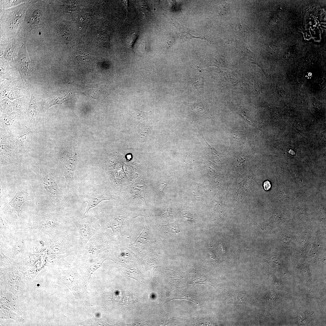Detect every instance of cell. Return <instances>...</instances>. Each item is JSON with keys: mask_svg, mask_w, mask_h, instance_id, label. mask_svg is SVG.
<instances>
[{"mask_svg": "<svg viewBox=\"0 0 326 326\" xmlns=\"http://www.w3.org/2000/svg\"><path fill=\"white\" fill-rule=\"evenodd\" d=\"M23 273L14 267L0 273V290L11 292L17 298L23 294L25 283L23 280Z\"/></svg>", "mask_w": 326, "mask_h": 326, "instance_id": "obj_4", "label": "cell"}, {"mask_svg": "<svg viewBox=\"0 0 326 326\" xmlns=\"http://www.w3.org/2000/svg\"><path fill=\"white\" fill-rule=\"evenodd\" d=\"M103 182L100 185L93 184L89 186L84 194V202L87 203V206L83 217L87 216L90 210L96 207L102 201L114 200L116 197L112 190Z\"/></svg>", "mask_w": 326, "mask_h": 326, "instance_id": "obj_3", "label": "cell"}, {"mask_svg": "<svg viewBox=\"0 0 326 326\" xmlns=\"http://www.w3.org/2000/svg\"><path fill=\"white\" fill-rule=\"evenodd\" d=\"M72 219L78 232L80 245L83 248L93 236L102 232L98 220L91 214H88L81 218Z\"/></svg>", "mask_w": 326, "mask_h": 326, "instance_id": "obj_5", "label": "cell"}, {"mask_svg": "<svg viewBox=\"0 0 326 326\" xmlns=\"http://www.w3.org/2000/svg\"><path fill=\"white\" fill-rule=\"evenodd\" d=\"M23 245L21 242H19V243H18L17 244L16 246H15L16 248H15V249H16V250L17 249H18V251H20V249H21L22 248V247H22Z\"/></svg>", "mask_w": 326, "mask_h": 326, "instance_id": "obj_36", "label": "cell"}, {"mask_svg": "<svg viewBox=\"0 0 326 326\" xmlns=\"http://www.w3.org/2000/svg\"><path fill=\"white\" fill-rule=\"evenodd\" d=\"M21 92L18 90H14L10 92L8 95V97L11 100H13L16 98L21 97Z\"/></svg>", "mask_w": 326, "mask_h": 326, "instance_id": "obj_30", "label": "cell"}, {"mask_svg": "<svg viewBox=\"0 0 326 326\" xmlns=\"http://www.w3.org/2000/svg\"><path fill=\"white\" fill-rule=\"evenodd\" d=\"M19 62L21 75L23 82H25L30 70V64L29 58L27 55L26 48L22 49L19 55Z\"/></svg>", "mask_w": 326, "mask_h": 326, "instance_id": "obj_11", "label": "cell"}, {"mask_svg": "<svg viewBox=\"0 0 326 326\" xmlns=\"http://www.w3.org/2000/svg\"><path fill=\"white\" fill-rule=\"evenodd\" d=\"M143 216L145 220V224L144 228L139 236L136 239L132 245L136 246H143L149 243L151 235L150 232L151 222L150 217L148 216Z\"/></svg>", "mask_w": 326, "mask_h": 326, "instance_id": "obj_10", "label": "cell"}, {"mask_svg": "<svg viewBox=\"0 0 326 326\" xmlns=\"http://www.w3.org/2000/svg\"><path fill=\"white\" fill-rule=\"evenodd\" d=\"M33 198L25 189L22 186H20L11 200L2 209L3 211L15 213L19 216L20 208L25 202L31 200Z\"/></svg>", "mask_w": 326, "mask_h": 326, "instance_id": "obj_8", "label": "cell"}, {"mask_svg": "<svg viewBox=\"0 0 326 326\" xmlns=\"http://www.w3.org/2000/svg\"><path fill=\"white\" fill-rule=\"evenodd\" d=\"M166 228L169 232L173 233H178L180 232V228L178 223L176 222L165 225Z\"/></svg>", "mask_w": 326, "mask_h": 326, "instance_id": "obj_29", "label": "cell"}, {"mask_svg": "<svg viewBox=\"0 0 326 326\" xmlns=\"http://www.w3.org/2000/svg\"><path fill=\"white\" fill-rule=\"evenodd\" d=\"M16 116V114L14 113L3 114L1 119L2 126L8 128L11 127L15 123Z\"/></svg>", "mask_w": 326, "mask_h": 326, "instance_id": "obj_16", "label": "cell"}, {"mask_svg": "<svg viewBox=\"0 0 326 326\" xmlns=\"http://www.w3.org/2000/svg\"><path fill=\"white\" fill-rule=\"evenodd\" d=\"M228 130L230 135V139L231 141V147L232 144H233L234 142L240 139L241 138L242 133V131H235L231 129Z\"/></svg>", "mask_w": 326, "mask_h": 326, "instance_id": "obj_28", "label": "cell"}, {"mask_svg": "<svg viewBox=\"0 0 326 326\" xmlns=\"http://www.w3.org/2000/svg\"><path fill=\"white\" fill-rule=\"evenodd\" d=\"M69 96L66 94H60L50 99L47 102L46 109L47 110L52 106L56 104L62 103L68 98Z\"/></svg>", "mask_w": 326, "mask_h": 326, "instance_id": "obj_18", "label": "cell"}, {"mask_svg": "<svg viewBox=\"0 0 326 326\" xmlns=\"http://www.w3.org/2000/svg\"><path fill=\"white\" fill-rule=\"evenodd\" d=\"M0 320L11 319L17 322H22L24 321L23 316L12 310L6 306L0 304Z\"/></svg>", "mask_w": 326, "mask_h": 326, "instance_id": "obj_12", "label": "cell"}, {"mask_svg": "<svg viewBox=\"0 0 326 326\" xmlns=\"http://www.w3.org/2000/svg\"><path fill=\"white\" fill-rule=\"evenodd\" d=\"M27 128L29 131L27 133L22 135L16 139L15 144L18 146L19 149L23 148L31 139V137L33 134V132L28 127Z\"/></svg>", "mask_w": 326, "mask_h": 326, "instance_id": "obj_17", "label": "cell"}, {"mask_svg": "<svg viewBox=\"0 0 326 326\" xmlns=\"http://www.w3.org/2000/svg\"><path fill=\"white\" fill-rule=\"evenodd\" d=\"M186 163L189 166H191L193 164V158L192 155L188 153L186 156L185 158Z\"/></svg>", "mask_w": 326, "mask_h": 326, "instance_id": "obj_31", "label": "cell"}, {"mask_svg": "<svg viewBox=\"0 0 326 326\" xmlns=\"http://www.w3.org/2000/svg\"><path fill=\"white\" fill-rule=\"evenodd\" d=\"M37 172L52 203L56 206H61L64 193L60 181V176L46 169H39Z\"/></svg>", "mask_w": 326, "mask_h": 326, "instance_id": "obj_1", "label": "cell"}, {"mask_svg": "<svg viewBox=\"0 0 326 326\" xmlns=\"http://www.w3.org/2000/svg\"><path fill=\"white\" fill-rule=\"evenodd\" d=\"M263 186L264 189L266 190H269L271 187L270 182L267 181L264 182Z\"/></svg>", "mask_w": 326, "mask_h": 326, "instance_id": "obj_34", "label": "cell"}, {"mask_svg": "<svg viewBox=\"0 0 326 326\" xmlns=\"http://www.w3.org/2000/svg\"><path fill=\"white\" fill-rule=\"evenodd\" d=\"M171 21L173 25L178 30L180 38L182 40L186 41L187 40H189L194 38L206 39L204 37H198L192 35L190 33L189 30L188 28L178 23L175 20L171 19Z\"/></svg>", "mask_w": 326, "mask_h": 326, "instance_id": "obj_13", "label": "cell"}, {"mask_svg": "<svg viewBox=\"0 0 326 326\" xmlns=\"http://www.w3.org/2000/svg\"><path fill=\"white\" fill-rule=\"evenodd\" d=\"M138 37V35L136 33H132L129 34L125 39L126 46L128 48L133 50L134 44Z\"/></svg>", "mask_w": 326, "mask_h": 326, "instance_id": "obj_26", "label": "cell"}, {"mask_svg": "<svg viewBox=\"0 0 326 326\" xmlns=\"http://www.w3.org/2000/svg\"><path fill=\"white\" fill-rule=\"evenodd\" d=\"M11 105V102L8 99L3 100L1 104V112L3 113L11 112L12 111Z\"/></svg>", "mask_w": 326, "mask_h": 326, "instance_id": "obj_27", "label": "cell"}, {"mask_svg": "<svg viewBox=\"0 0 326 326\" xmlns=\"http://www.w3.org/2000/svg\"><path fill=\"white\" fill-rule=\"evenodd\" d=\"M20 101H14L12 104V107L14 110L18 111L21 110V104Z\"/></svg>", "mask_w": 326, "mask_h": 326, "instance_id": "obj_32", "label": "cell"}, {"mask_svg": "<svg viewBox=\"0 0 326 326\" xmlns=\"http://www.w3.org/2000/svg\"><path fill=\"white\" fill-rule=\"evenodd\" d=\"M127 276L138 281H142L143 280V275L138 270L133 267L127 268L126 270Z\"/></svg>", "mask_w": 326, "mask_h": 326, "instance_id": "obj_21", "label": "cell"}, {"mask_svg": "<svg viewBox=\"0 0 326 326\" xmlns=\"http://www.w3.org/2000/svg\"><path fill=\"white\" fill-rule=\"evenodd\" d=\"M142 48L144 50L147 51L149 49V43L147 40H145L142 43L141 45Z\"/></svg>", "mask_w": 326, "mask_h": 326, "instance_id": "obj_33", "label": "cell"}, {"mask_svg": "<svg viewBox=\"0 0 326 326\" xmlns=\"http://www.w3.org/2000/svg\"><path fill=\"white\" fill-rule=\"evenodd\" d=\"M43 13L40 9H37L35 11L30 18V25L33 27L37 26L40 24L42 18Z\"/></svg>", "mask_w": 326, "mask_h": 326, "instance_id": "obj_24", "label": "cell"}, {"mask_svg": "<svg viewBox=\"0 0 326 326\" xmlns=\"http://www.w3.org/2000/svg\"><path fill=\"white\" fill-rule=\"evenodd\" d=\"M36 97L32 94L29 104L27 114L30 122L31 126H33L35 122V118L37 115Z\"/></svg>", "mask_w": 326, "mask_h": 326, "instance_id": "obj_14", "label": "cell"}, {"mask_svg": "<svg viewBox=\"0 0 326 326\" xmlns=\"http://www.w3.org/2000/svg\"><path fill=\"white\" fill-rule=\"evenodd\" d=\"M0 304L6 306L22 316V312L17 306L16 303V300L18 298L9 291L0 289Z\"/></svg>", "mask_w": 326, "mask_h": 326, "instance_id": "obj_9", "label": "cell"}, {"mask_svg": "<svg viewBox=\"0 0 326 326\" xmlns=\"http://www.w3.org/2000/svg\"><path fill=\"white\" fill-rule=\"evenodd\" d=\"M107 260H110L107 254L102 256H98L92 258H85L82 257L80 260L84 263L83 266V287L85 291L89 283L91 276L93 273L101 267L103 262Z\"/></svg>", "mask_w": 326, "mask_h": 326, "instance_id": "obj_7", "label": "cell"}, {"mask_svg": "<svg viewBox=\"0 0 326 326\" xmlns=\"http://www.w3.org/2000/svg\"><path fill=\"white\" fill-rule=\"evenodd\" d=\"M147 112H143L136 108L132 107L130 110V113L132 117L135 119L139 120L144 119L147 117Z\"/></svg>", "mask_w": 326, "mask_h": 326, "instance_id": "obj_25", "label": "cell"}, {"mask_svg": "<svg viewBox=\"0 0 326 326\" xmlns=\"http://www.w3.org/2000/svg\"><path fill=\"white\" fill-rule=\"evenodd\" d=\"M292 237V236L288 234L286 235L283 240V242L286 243L288 242L291 240Z\"/></svg>", "mask_w": 326, "mask_h": 326, "instance_id": "obj_35", "label": "cell"}, {"mask_svg": "<svg viewBox=\"0 0 326 326\" xmlns=\"http://www.w3.org/2000/svg\"><path fill=\"white\" fill-rule=\"evenodd\" d=\"M76 59L82 62H86L90 58V54L87 50L82 48L78 49L75 53Z\"/></svg>", "mask_w": 326, "mask_h": 326, "instance_id": "obj_22", "label": "cell"}, {"mask_svg": "<svg viewBox=\"0 0 326 326\" xmlns=\"http://www.w3.org/2000/svg\"><path fill=\"white\" fill-rule=\"evenodd\" d=\"M111 33V28L108 26L103 27L99 32V38L101 40V42L105 46H109V39Z\"/></svg>", "mask_w": 326, "mask_h": 326, "instance_id": "obj_15", "label": "cell"}, {"mask_svg": "<svg viewBox=\"0 0 326 326\" xmlns=\"http://www.w3.org/2000/svg\"><path fill=\"white\" fill-rule=\"evenodd\" d=\"M11 151L6 147L2 144H0L1 162H11L13 158Z\"/></svg>", "mask_w": 326, "mask_h": 326, "instance_id": "obj_20", "label": "cell"}, {"mask_svg": "<svg viewBox=\"0 0 326 326\" xmlns=\"http://www.w3.org/2000/svg\"><path fill=\"white\" fill-rule=\"evenodd\" d=\"M78 265L68 270H58L55 272L60 282L66 286L75 296H76L78 294V281L80 277V275L78 272Z\"/></svg>", "mask_w": 326, "mask_h": 326, "instance_id": "obj_6", "label": "cell"}, {"mask_svg": "<svg viewBox=\"0 0 326 326\" xmlns=\"http://www.w3.org/2000/svg\"><path fill=\"white\" fill-rule=\"evenodd\" d=\"M170 181L169 177L165 176L161 179L157 185L156 188V192L158 197L162 195V193L165 187Z\"/></svg>", "mask_w": 326, "mask_h": 326, "instance_id": "obj_23", "label": "cell"}, {"mask_svg": "<svg viewBox=\"0 0 326 326\" xmlns=\"http://www.w3.org/2000/svg\"><path fill=\"white\" fill-rule=\"evenodd\" d=\"M118 244L113 235H110L105 231L97 233L89 240L84 248L82 257L92 258L97 257L100 253L112 249Z\"/></svg>", "mask_w": 326, "mask_h": 326, "instance_id": "obj_2", "label": "cell"}, {"mask_svg": "<svg viewBox=\"0 0 326 326\" xmlns=\"http://www.w3.org/2000/svg\"><path fill=\"white\" fill-rule=\"evenodd\" d=\"M184 103L190 109L199 114L204 115L207 112V108L202 103H192L187 102H184Z\"/></svg>", "mask_w": 326, "mask_h": 326, "instance_id": "obj_19", "label": "cell"}]
</instances>
